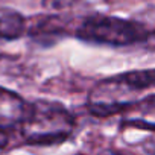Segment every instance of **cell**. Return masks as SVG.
I'll use <instances>...</instances> for the list:
<instances>
[{
  "mask_svg": "<svg viewBox=\"0 0 155 155\" xmlns=\"http://www.w3.org/2000/svg\"><path fill=\"white\" fill-rule=\"evenodd\" d=\"M155 87V68L132 70L99 81L88 96V110L97 117L125 113L138 102L137 96Z\"/></svg>",
  "mask_w": 155,
  "mask_h": 155,
  "instance_id": "obj_1",
  "label": "cell"
},
{
  "mask_svg": "<svg viewBox=\"0 0 155 155\" xmlns=\"http://www.w3.org/2000/svg\"><path fill=\"white\" fill-rule=\"evenodd\" d=\"M74 129V117L58 102L35 101L20 125V134L29 144L52 146L65 141Z\"/></svg>",
  "mask_w": 155,
  "mask_h": 155,
  "instance_id": "obj_2",
  "label": "cell"
},
{
  "mask_svg": "<svg viewBox=\"0 0 155 155\" xmlns=\"http://www.w3.org/2000/svg\"><path fill=\"white\" fill-rule=\"evenodd\" d=\"M78 38L105 46H131L146 41L152 31L143 23L111 15L87 17L76 29Z\"/></svg>",
  "mask_w": 155,
  "mask_h": 155,
  "instance_id": "obj_3",
  "label": "cell"
},
{
  "mask_svg": "<svg viewBox=\"0 0 155 155\" xmlns=\"http://www.w3.org/2000/svg\"><path fill=\"white\" fill-rule=\"evenodd\" d=\"M29 104L17 93L0 87V132L20 128Z\"/></svg>",
  "mask_w": 155,
  "mask_h": 155,
  "instance_id": "obj_4",
  "label": "cell"
},
{
  "mask_svg": "<svg viewBox=\"0 0 155 155\" xmlns=\"http://www.w3.org/2000/svg\"><path fill=\"white\" fill-rule=\"evenodd\" d=\"M123 114H125L123 122L126 125L155 131V94L135 102Z\"/></svg>",
  "mask_w": 155,
  "mask_h": 155,
  "instance_id": "obj_5",
  "label": "cell"
},
{
  "mask_svg": "<svg viewBox=\"0 0 155 155\" xmlns=\"http://www.w3.org/2000/svg\"><path fill=\"white\" fill-rule=\"evenodd\" d=\"M26 31L25 17L8 8L0 9V40H15L20 38Z\"/></svg>",
  "mask_w": 155,
  "mask_h": 155,
  "instance_id": "obj_6",
  "label": "cell"
},
{
  "mask_svg": "<svg viewBox=\"0 0 155 155\" xmlns=\"http://www.w3.org/2000/svg\"><path fill=\"white\" fill-rule=\"evenodd\" d=\"M74 0H44V6L53 8V9H61L68 5H73Z\"/></svg>",
  "mask_w": 155,
  "mask_h": 155,
  "instance_id": "obj_7",
  "label": "cell"
},
{
  "mask_svg": "<svg viewBox=\"0 0 155 155\" xmlns=\"http://www.w3.org/2000/svg\"><path fill=\"white\" fill-rule=\"evenodd\" d=\"M76 155H84V153H76Z\"/></svg>",
  "mask_w": 155,
  "mask_h": 155,
  "instance_id": "obj_8",
  "label": "cell"
},
{
  "mask_svg": "<svg viewBox=\"0 0 155 155\" xmlns=\"http://www.w3.org/2000/svg\"><path fill=\"white\" fill-rule=\"evenodd\" d=\"M114 155H120V153H114Z\"/></svg>",
  "mask_w": 155,
  "mask_h": 155,
  "instance_id": "obj_9",
  "label": "cell"
}]
</instances>
